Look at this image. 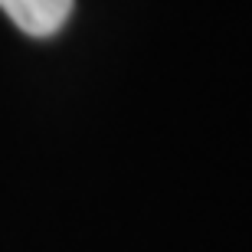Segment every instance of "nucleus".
<instances>
[{"mask_svg":"<svg viewBox=\"0 0 252 252\" xmlns=\"http://www.w3.org/2000/svg\"><path fill=\"white\" fill-rule=\"evenodd\" d=\"M0 10L27 36H56L72 13V0H0Z\"/></svg>","mask_w":252,"mask_h":252,"instance_id":"obj_1","label":"nucleus"}]
</instances>
